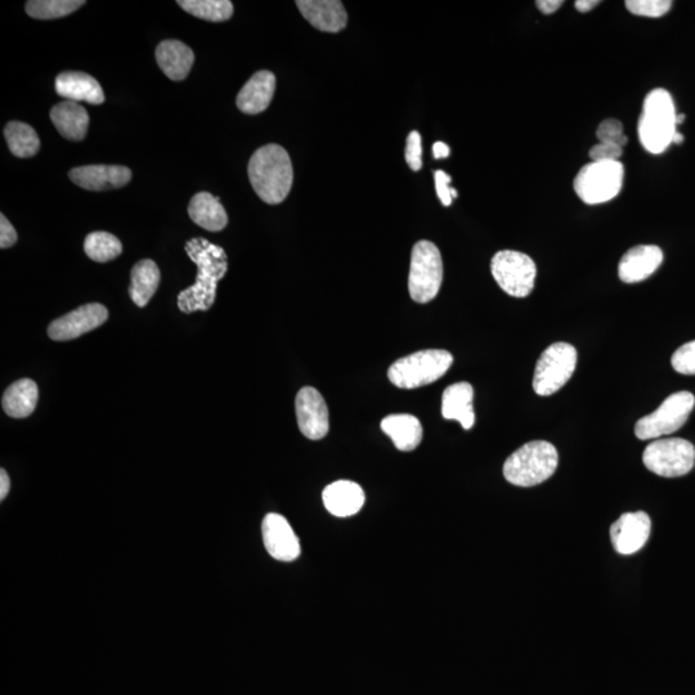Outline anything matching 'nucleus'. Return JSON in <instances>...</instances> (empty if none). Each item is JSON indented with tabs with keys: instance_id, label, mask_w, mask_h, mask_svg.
Returning a JSON list of instances; mask_svg holds the SVG:
<instances>
[{
	"instance_id": "f257e3e1",
	"label": "nucleus",
	"mask_w": 695,
	"mask_h": 695,
	"mask_svg": "<svg viewBox=\"0 0 695 695\" xmlns=\"http://www.w3.org/2000/svg\"><path fill=\"white\" fill-rule=\"evenodd\" d=\"M185 250L188 258L197 266V276L194 285L179 293V311L186 315L196 311H209L217 298L218 282L228 271L226 251L204 237L187 241Z\"/></svg>"
},
{
	"instance_id": "f03ea898",
	"label": "nucleus",
	"mask_w": 695,
	"mask_h": 695,
	"mask_svg": "<svg viewBox=\"0 0 695 695\" xmlns=\"http://www.w3.org/2000/svg\"><path fill=\"white\" fill-rule=\"evenodd\" d=\"M248 173L255 194L269 205L281 204L293 187L294 170L288 151L275 143L254 152Z\"/></svg>"
},
{
	"instance_id": "7ed1b4c3",
	"label": "nucleus",
	"mask_w": 695,
	"mask_h": 695,
	"mask_svg": "<svg viewBox=\"0 0 695 695\" xmlns=\"http://www.w3.org/2000/svg\"><path fill=\"white\" fill-rule=\"evenodd\" d=\"M676 116L674 100L666 89H653L645 97L638 134L641 145L650 154H663L672 145L677 130Z\"/></svg>"
},
{
	"instance_id": "20e7f679",
	"label": "nucleus",
	"mask_w": 695,
	"mask_h": 695,
	"mask_svg": "<svg viewBox=\"0 0 695 695\" xmlns=\"http://www.w3.org/2000/svg\"><path fill=\"white\" fill-rule=\"evenodd\" d=\"M558 463V451L551 443L529 442L518 448L505 461L504 477L514 486H537L553 477Z\"/></svg>"
},
{
	"instance_id": "39448f33",
	"label": "nucleus",
	"mask_w": 695,
	"mask_h": 695,
	"mask_svg": "<svg viewBox=\"0 0 695 695\" xmlns=\"http://www.w3.org/2000/svg\"><path fill=\"white\" fill-rule=\"evenodd\" d=\"M454 363L445 349H427L401 358L388 370L390 383L401 389H415L436 383Z\"/></svg>"
},
{
	"instance_id": "423d86ee",
	"label": "nucleus",
	"mask_w": 695,
	"mask_h": 695,
	"mask_svg": "<svg viewBox=\"0 0 695 695\" xmlns=\"http://www.w3.org/2000/svg\"><path fill=\"white\" fill-rule=\"evenodd\" d=\"M443 282L441 251L433 242H416L411 254L408 291L414 302L427 304L437 297Z\"/></svg>"
},
{
	"instance_id": "0eeeda50",
	"label": "nucleus",
	"mask_w": 695,
	"mask_h": 695,
	"mask_svg": "<svg viewBox=\"0 0 695 695\" xmlns=\"http://www.w3.org/2000/svg\"><path fill=\"white\" fill-rule=\"evenodd\" d=\"M625 167L621 161H593L578 172L575 191L587 205L608 203L621 192Z\"/></svg>"
},
{
	"instance_id": "6e6552de",
	"label": "nucleus",
	"mask_w": 695,
	"mask_h": 695,
	"mask_svg": "<svg viewBox=\"0 0 695 695\" xmlns=\"http://www.w3.org/2000/svg\"><path fill=\"white\" fill-rule=\"evenodd\" d=\"M695 406L693 393L677 392L663 401L653 414L641 417L635 425V436L640 441L657 439L684 427Z\"/></svg>"
},
{
	"instance_id": "1a4fd4ad",
	"label": "nucleus",
	"mask_w": 695,
	"mask_h": 695,
	"mask_svg": "<svg viewBox=\"0 0 695 695\" xmlns=\"http://www.w3.org/2000/svg\"><path fill=\"white\" fill-rule=\"evenodd\" d=\"M577 366V351L568 343L550 345L538 360L533 375V390L541 397L558 392L572 378Z\"/></svg>"
},
{
	"instance_id": "9d476101",
	"label": "nucleus",
	"mask_w": 695,
	"mask_h": 695,
	"mask_svg": "<svg viewBox=\"0 0 695 695\" xmlns=\"http://www.w3.org/2000/svg\"><path fill=\"white\" fill-rule=\"evenodd\" d=\"M643 463L659 477H683L694 468L695 447L683 438L657 439L645 448Z\"/></svg>"
},
{
	"instance_id": "9b49d317",
	"label": "nucleus",
	"mask_w": 695,
	"mask_h": 695,
	"mask_svg": "<svg viewBox=\"0 0 695 695\" xmlns=\"http://www.w3.org/2000/svg\"><path fill=\"white\" fill-rule=\"evenodd\" d=\"M491 272L497 285L510 297L527 298L535 289L536 263L520 251H499L492 258Z\"/></svg>"
},
{
	"instance_id": "f8f14e48",
	"label": "nucleus",
	"mask_w": 695,
	"mask_h": 695,
	"mask_svg": "<svg viewBox=\"0 0 695 695\" xmlns=\"http://www.w3.org/2000/svg\"><path fill=\"white\" fill-rule=\"evenodd\" d=\"M109 311L100 303L85 304L57 318L48 327V335L56 342H69L105 324Z\"/></svg>"
},
{
	"instance_id": "ddd939ff",
	"label": "nucleus",
	"mask_w": 695,
	"mask_h": 695,
	"mask_svg": "<svg viewBox=\"0 0 695 695\" xmlns=\"http://www.w3.org/2000/svg\"><path fill=\"white\" fill-rule=\"evenodd\" d=\"M300 432L311 441H320L329 433V408L316 388L304 387L295 399Z\"/></svg>"
},
{
	"instance_id": "4468645a",
	"label": "nucleus",
	"mask_w": 695,
	"mask_h": 695,
	"mask_svg": "<svg viewBox=\"0 0 695 695\" xmlns=\"http://www.w3.org/2000/svg\"><path fill=\"white\" fill-rule=\"evenodd\" d=\"M650 529H652V522L644 511L623 514L611 527L614 550L621 555L638 553L647 544Z\"/></svg>"
},
{
	"instance_id": "2eb2a0df",
	"label": "nucleus",
	"mask_w": 695,
	"mask_h": 695,
	"mask_svg": "<svg viewBox=\"0 0 695 695\" xmlns=\"http://www.w3.org/2000/svg\"><path fill=\"white\" fill-rule=\"evenodd\" d=\"M263 541L268 554L280 562H294L300 555V542L288 519L268 514L262 524Z\"/></svg>"
},
{
	"instance_id": "dca6fc26",
	"label": "nucleus",
	"mask_w": 695,
	"mask_h": 695,
	"mask_svg": "<svg viewBox=\"0 0 695 695\" xmlns=\"http://www.w3.org/2000/svg\"><path fill=\"white\" fill-rule=\"evenodd\" d=\"M69 177L84 190L102 192L127 186L132 170L121 165H87L71 169Z\"/></svg>"
},
{
	"instance_id": "f3484780",
	"label": "nucleus",
	"mask_w": 695,
	"mask_h": 695,
	"mask_svg": "<svg viewBox=\"0 0 695 695\" xmlns=\"http://www.w3.org/2000/svg\"><path fill=\"white\" fill-rule=\"evenodd\" d=\"M300 13L313 28L336 34L347 28V11L339 0H298Z\"/></svg>"
},
{
	"instance_id": "a211bd4d",
	"label": "nucleus",
	"mask_w": 695,
	"mask_h": 695,
	"mask_svg": "<svg viewBox=\"0 0 695 695\" xmlns=\"http://www.w3.org/2000/svg\"><path fill=\"white\" fill-rule=\"evenodd\" d=\"M663 262V251L656 245H639L623 255L618 276L625 284L647 280Z\"/></svg>"
},
{
	"instance_id": "6ab92c4d",
	"label": "nucleus",
	"mask_w": 695,
	"mask_h": 695,
	"mask_svg": "<svg viewBox=\"0 0 695 695\" xmlns=\"http://www.w3.org/2000/svg\"><path fill=\"white\" fill-rule=\"evenodd\" d=\"M275 91V74L268 70H260L241 88L237 94L236 105L246 115H258L271 105Z\"/></svg>"
},
{
	"instance_id": "aec40b11",
	"label": "nucleus",
	"mask_w": 695,
	"mask_h": 695,
	"mask_svg": "<svg viewBox=\"0 0 695 695\" xmlns=\"http://www.w3.org/2000/svg\"><path fill=\"white\" fill-rule=\"evenodd\" d=\"M56 92L66 101L88 102L91 105H102L105 93L101 84L93 76L80 71H65L56 78Z\"/></svg>"
},
{
	"instance_id": "412c9836",
	"label": "nucleus",
	"mask_w": 695,
	"mask_h": 695,
	"mask_svg": "<svg viewBox=\"0 0 695 695\" xmlns=\"http://www.w3.org/2000/svg\"><path fill=\"white\" fill-rule=\"evenodd\" d=\"M322 500L330 514L339 518L352 517L365 504V492L360 484L351 481H336L327 486Z\"/></svg>"
},
{
	"instance_id": "4be33fe9",
	"label": "nucleus",
	"mask_w": 695,
	"mask_h": 695,
	"mask_svg": "<svg viewBox=\"0 0 695 695\" xmlns=\"http://www.w3.org/2000/svg\"><path fill=\"white\" fill-rule=\"evenodd\" d=\"M156 61L170 80L181 82L194 66L195 53L181 40H164L156 48Z\"/></svg>"
},
{
	"instance_id": "5701e85b",
	"label": "nucleus",
	"mask_w": 695,
	"mask_h": 695,
	"mask_svg": "<svg viewBox=\"0 0 695 695\" xmlns=\"http://www.w3.org/2000/svg\"><path fill=\"white\" fill-rule=\"evenodd\" d=\"M473 399L474 389L469 383L450 385L442 397L443 417L457 421L465 430L472 429L475 424Z\"/></svg>"
},
{
	"instance_id": "b1692460",
	"label": "nucleus",
	"mask_w": 695,
	"mask_h": 695,
	"mask_svg": "<svg viewBox=\"0 0 695 695\" xmlns=\"http://www.w3.org/2000/svg\"><path fill=\"white\" fill-rule=\"evenodd\" d=\"M51 120L61 136L69 141H83L88 133L89 115L78 102L64 101L52 107Z\"/></svg>"
},
{
	"instance_id": "393cba45",
	"label": "nucleus",
	"mask_w": 695,
	"mask_h": 695,
	"mask_svg": "<svg viewBox=\"0 0 695 695\" xmlns=\"http://www.w3.org/2000/svg\"><path fill=\"white\" fill-rule=\"evenodd\" d=\"M381 430L392 439L397 450L414 451L423 439V427L417 417L408 414H396L384 417Z\"/></svg>"
},
{
	"instance_id": "a878e982",
	"label": "nucleus",
	"mask_w": 695,
	"mask_h": 695,
	"mask_svg": "<svg viewBox=\"0 0 695 695\" xmlns=\"http://www.w3.org/2000/svg\"><path fill=\"white\" fill-rule=\"evenodd\" d=\"M188 215L197 226L210 232L222 231L228 224V215L221 200L209 192H200L192 197L188 205Z\"/></svg>"
},
{
	"instance_id": "bb28decb",
	"label": "nucleus",
	"mask_w": 695,
	"mask_h": 695,
	"mask_svg": "<svg viewBox=\"0 0 695 695\" xmlns=\"http://www.w3.org/2000/svg\"><path fill=\"white\" fill-rule=\"evenodd\" d=\"M39 389L37 383L22 379L13 383L3 396V410L15 419H25L33 414L37 407Z\"/></svg>"
},
{
	"instance_id": "cd10ccee",
	"label": "nucleus",
	"mask_w": 695,
	"mask_h": 695,
	"mask_svg": "<svg viewBox=\"0 0 695 695\" xmlns=\"http://www.w3.org/2000/svg\"><path fill=\"white\" fill-rule=\"evenodd\" d=\"M161 275L158 264L151 259L141 260L132 269V284L129 295L138 307H146L160 285Z\"/></svg>"
},
{
	"instance_id": "c85d7f7f",
	"label": "nucleus",
	"mask_w": 695,
	"mask_h": 695,
	"mask_svg": "<svg viewBox=\"0 0 695 695\" xmlns=\"http://www.w3.org/2000/svg\"><path fill=\"white\" fill-rule=\"evenodd\" d=\"M7 145L16 158L29 159L40 150V139L37 132L29 124L22 121H11L4 129Z\"/></svg>"
},
{
	"instance_id": "c756f323",
	"label": "nucleus",
	"mask_w": 695,
	"mask_h": 695,
	"mask_svg": "<svg viewBox=\"0 0 695 695\" xmlns=\"http://www.w3.org/2000/svg\"><path fill=\"white\" fill-rule=\"evenodd\" d=\"M177 4L197 19L210 22L228 21L233 15L230 0H178Z\"/></svg>"
},
{
	"instance_id": "7c9ffc66",
	"label": "nucleus",
	"mask_w": 695,
	"mask_h": 695,
	"mask_svg": "<svg viewBox=\"0 0 695 695\" xmlns=\"http://www.w3.org/2000/svg\"><path fill=\"white\" fill-rule=\"evenodd\" d=\"M84 251L94 262L107 263L123 253V245L111 233L98 231L89 233L84 242Z\"/></svg>"
},
{
	"instance_id": "2f4dec72",
	"label": "nucleus",
	"mask_w": 695,
	"mask_h": 695,
	"mask_svg": "<svg viewBox=\"0 0 695 695\" xmlns=\"http://www.w3.org/2000/svg\"><path fill=\"white\" fill-rule=\"evenodd\" d=\"M84 4V0H30L25 10L35 20H56L78 11Z\"/></svg>"
},
{
	"instance_id": "473e14b6",
	"label": "nucleus",
	"mask_w": 695,
	"mask_h": 695,
	"mask_svg": "<svg viewBox=\"0 0 695 695\" xmlns=\"http://www.w3.org/2000/svg\"><path fill=\"white\" fill-rule=\"evenodd\" d=\"M671 7V0H629L626 2V8L632 15L653 17V19L665 16Z\"/></svg>"
},
{
	"instance_id": "72a5a7b5",
	"label": "nucleus",
	"mask_w": 695,
	"mask_h": 695,
	"mask_svg": "<svg viewBox=\"0 0 695 695\" xmlns=\"http://www.w3.org/2000/svg\"><path fill=\"white\" fill-rule=\"evenodd\" d=\"M596 137L599 142L613 143V145L625 147L629 138L623 133V125L617 119H605L596 129Z\"/></svg>"
},
{
	"instance_id": "f704fd0d",
	"label": "nucleus",
	"mask_w": 695,
	"mask_h": 695,
	"mask_svg": "<svg viewBox=\"0 0 695 695\" xmlns=\"http://www.w3.org/2000/svg\"><path fill=\"white\" fill-rule=\"evenodd\" d=\"M672 367L683 375H695V340L681 345L671 358Z\"/></svg>"
},
{
	"instance_id": "c9c22d12",
	"label": "nucleus",
	"mask_w": 695,
	"mask_h": 695,
	"mask_svg": "<svg viewBox=\"0 0 695 695\" xmlns=\"http://www.w3.org/2000/svg\"><path fill=\"white\" fill-rule=\"evenodd\" d=\"M423 146H421V134L419 132H411L408 134L406 142V161L408 167H410L414 172H419L423 168Z\"/></svg>"
},
{
	"instance_id": "e433bc0d",
	"label": "nucleus",
	"mask_w": 695,
	"mask_h": 695,
	"mask_svg": "<svg viewBox=\"0 0 695 695\" xmlns=\"http://www.w3.org/2000/svg\"><path fill=\"white\" fill-rule=\"evenodd\" d=\"M434 179H436L438 199L441 200L443 206H450L452 200L459 196L455 188L450 187L452 182L450 174L443 172V170H437V172L434 173Z\"/></svg>"
},
{
	"instance_id": "4c0bfd02",
	"label": "nucleus",
	"mask_w": 695,
	"mask_h": 695,
	"mask_svg": "<svg viewBox=\"0 0 695 695\" xmlns=\"http://www.w3.org/2000/svg\"><path fill=\"white\" fill-rule=\"evenodd\" d=\"M622 154L623 147L613 143L599 142L598 145L591 147L589 155L593 161H620Z\"/></svg>"
},
{
	"instance_id": "58836bf2",
	"label": "nucleus",
	"mask_w": 695,
	"mask_h": 695,
	"mask_svg": "<svg viewBox=\"0 0 695 695\" xmlns=\"http://www.w3.org/2000/svg\"><path fill=\"white\" fill-rule=\"evenodd\" d=\"M17 242V232L12 224L6 218V215H0V248L8 249Z\"/></svg>"
},
{
	"instance_id": "ea45409f",
	"label": "nucleus",
	"mask_w": 695,
	"mask_h": 695,
	"mask_svg": "<svg viewBox=\"0 0 695 695\" xmlns=\"http://www.w3.org/2000/svg\"><path fill=\"white\" fill-rule=\"evenodd\" d=\"M536 6L544 15H553L563 6V0H538Z\"/></svg>"
},
{
	"instance_id": "a19ab883",
	"label": "nucleus",
	"mask_w": 695,
	"mask_h": 695,
	"mask_svg": "<svg viewBox=\"0 0 695 695\" xmlns=\"http://www.w3.org/2000/svg\"><path fill=\"white\" fill-rule=\"evenodd\" d=\"M450 154H451L450 147H448L445 142L434 143V146H433L434 159H437V160L447 159L448 156H450Z\"/></svg>"
},
{
	"instance_id": "79ce46f5",
	"label": "nucleus",
	"mask_w": 695,
	"mask_h": 695,
	"mask_svg": "<svg viewBox=\"0 0 695 695\" xmlns=\"http://www.w3.org/2000/svg\"><path fill=\"white\" fill-rule=\"evenodd\" d=\"M11 488V479L8 477L6 470L0 472V500L6 499Z\"/></svg>"
},
{
	"instance_id": "37998d69",
	"label": "nucleus",
	"mask_w": 695,
	"mask_h": 695,
	"mask_svg": "<svg viewBox=\"0 0 695 695\" xmlns=\"http://www.w3.org/2000/svg\"><path fill=\"white\" fill-rule=\"evenodd\" d=\"M600 4L599 0H577L575 3L576 10L581 13L593 11Z\"/></svg>"
},
{
	"instance_id": "c03bdc74",
	"label": "nucleus",
	"mask_w": 695,
	"mask_h": 695,
	"mask_svg": "<svg viewBox=\"0 0 695 695\" xmlns=\"http://www.w3.org/2000/svg\"><path fill=\"white\" fill-rule=\"evenodd\" d=\"M684 142V136L679 132V130H676V133L674 134V138H672V143H675V145H681V143Z\"/></svg>"
},
{
	"instance_id": "a18cd8bd",
	"label": "nucleus",
	"mask_w": 695,
	"mask_h": 695,
	"mask_svg": "<svg viewBox=\"0 0 695 695\" xmlns=\"http://www.w3.org/2000/svg\"><path fill=\"white\" fill-rule=\"evenodd\" d=\"M684 120H685V115H684V114L677 115V116H676V125L683 124V123H684Z\"/></svg>"
}]
</instances>
